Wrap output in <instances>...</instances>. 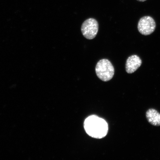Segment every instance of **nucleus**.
Listing matches in <instances>:
<instances>
[{
  "label": "nucleus",
  "mask_w": 160,
  "mask_h": 160,
  "mask_svg": "<svg viewBox=\"0 0 160 160\" xmlns=\"http://www.w3.org/2000/svg\"><path fill=\"white\" fill-rule=\"evenodd\" d=\"M99 29V25L97 20L93 18L86 20L81 27V32L86 39H92L96 37Z\"/></svg>",
  "instance_id": "3"
},
{
  "label": "nucleus",
  "mask_w": 160,
  "mask_h": 160,
  "mask_svg": "<svg viewBox=\"0 0 160 160\" xmlns=\"http://www.w3.org/2000/svg\"><path fill=\"white\" fill-rule=\"evenodd\" d=\"M142 61L137 55L130 56L127 59L126 63V71L129 74L132 73L141 67Z\"/></svg>",
  "instance_id": "5"
},
{
  "label": "nucleus",
  "mask_w": 160,
  "mask_h": 160,
  "mask_svg": "<svg viewBox=\"0 0 160 160\" xmlns=\"http://www.w3.org/2000/svg\"><path fill=\"white\" fill-rule=\"evenodd\" d=\"M146 117L148 122L152 125L160 126V113L153 108L148 109L146 113Z\"/></svg>",
  "instance_id": "6"
},
{
  "label": "nucleus",
  "mask_w": 160,
  "mask_h": 160,
  "mask_svg": "<svg viewBox=\"0 0 160 160\" xmlns=\"http://www.w3.org/2000/svg\"><path fill=\"white\" fill-rule=\"evenodd\" d=\"M86 132L90 137L96 139H101L107 134L108 127L104 119L96 115L89 116L84 123Z\"/></svg>",
  "instance_id": "1"
},
{
  "label": "nucleus",
  "mask_w": 160,
  "mask_h": 160,
  "mask_svg": "<svg viewBox=\"0 0 160 160\" xmlns=\"http://www.w3.org/2000/svg\"><path fill=\"white\" fill-rule=\"evenodd\" d=\"M156 24L154 19L150 16L141 18L138 23V28L139 32L144 35H149L154 32Z\"/></svg>",
  "instance_id": "4"
},
{
  "label": "nucleus",
  "mask_w": 160,
  "mask_h": 160,
  "mask_svg": "<svg viewBox=\"0 0 160 160\" xmlns=\"http://www.w3.org/2000/svg\"><path fill=\"white\" fill-rule=\"evenodd\" d=\"M137 1L139 2H143L147 1V0H137Z\"/></svg>",
  "instance_id": "7"
},
{
  "label": "nucleus",
  "mask_w": 160,
  "mask_h": 160,
  "mask_svg": "<svg viewBox=\"0 0 160 160\" xmlns=\"http://www.w3.org/2000/svg\"><path fill=\"white\" fill-rule=\"evenodd\" d=\"M95 71L98 78L104 82L111 80L115 73L113 66L107 59L100 60L96 65Z\"/></svg>",
  "instance_id": "2"
}]
</instances>
